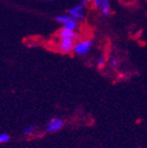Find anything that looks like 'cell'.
Listing matches in <instances>:
<instances>
[{
    "label": "cell",
    "instance_id": "cell-1",
    "mask_svg": "<svg viewBox=\"0 0 147 148\" xmlns=\"http://www.w3.org/2000/svg\"><path fill=\"white\" fill-rule=\"evenodd\" d=\"M94 40L90 37H79L75 41L74 48H73V53L76 56L84 57L88 55L94 46Z\"/></svg>",
    "mask_w": 147,
    "mask_h": 148
},
{
    "label": "cell",
    "instance_id": "cell-2",
    "mask_svg": "<svg viewBox=\"0 0 147 148\" xmlns=\"http://www.w3.org/2000/svg\"><path fill=\"white\" fill-rule=\"evenodd\" d=\"M75 41L73 39L66 38H56L54 39V48L57 51L62 54H71L73 53Z\"/></svg>",
    "mask_w": 147,
    "mask_h": 148
},
{
    "label": "cell",
    "instance_id": "cell-3",
    "mask_svg": "<svg viewBox=\"0 0 147 148\" xmlns=\"http://www.w3.org/2000/svg\"><path fill=\"white\" fill-rule=\"evenodd\" d=\"M67 14L71 18L77 20L79 23L83 22L86 19L88 14V5L84 3H80L73 5L68 10Z\"/></svg>",
    "mask_w": 147,
    "mask_h": 148
},
{
    "label": "cell",
    "instance_id": "cell-4",
    "mask_svg": "<svg viewBox=\"0 0 147 148\" xmlns=\"http://www.w3.org/2000/svg\"><path fill=\"white\" fill-rule=\"evenodd\" d=\"M64 124L65 123L62 118L59 116L53 117L45 125V131L49 134H53V133L60 131L64 127Z\"/></svg>",
    "mask_w": 147,
    "mask_h": 148
},
{
    "label": "cell",
    "instance_id": "cell-5",
    "mask_svg": "<svg viewBox=\"0 0 147 148\" xmlns=\"http://www.w3.org/2000/svg\"><path fill=\"white\" fill-rule=\"evenodd\" d=\"M56 38H66V39H73L77 40L79 37V32H74V31H70L65 28H61L60 30H58L55 35Z\"/></svg>",
    "mask_w": 147,
    "mask_h": 148
},
{
    "label": "cell",
    "instance_id": "cell-6",
    "mask_svg": "<svg viewBox=\"0 0 147 148\" xmlns=\"http://www.w3.org/2000/svg\"><path fill=\"white\" fill-rule=\"evenodd\" d=\"M98 13L103 17H108L112 14V5L110 0H102V4L99 7Z\"/></svg>",
    "mask_w": 147,
    "mask_h": 148
},
{
    "label": "cell",
    "instance_id": "cell-7",
    "mask_svg": "<svg viewBox=\"0 0 147 148\" xmlns=\"http://www.w3.org/2000/svg\"><path fill=\"white\" fill-rule=\"evenodd\" d=\"M62 27L67 29V30H70V31L79 32V27H80V23H79V22H78L77 20L70 17V19L62 25Z\"/></svg>",
    "mask_w": 147,
    "mask_h": 148
},
{
    "label": "cell",
    "instance_id": "cell-8",
    "mask_svg": "<svg viewBox=\"0 0 147 148\" xmlns=\"http://www.w3.org/2000/svg\"><path fill=\"white\" fill-rule=\"evenodd\" d=\"M107 58L105 55H99L98 56V58L96 59V66H97V68L99 69V70H102V69H104L106 67V65H107Z\"/></svg>",
    "mask_w": 147,
    "mask_h": 148
},
{
    "label": "cell",
    "instance_id": "cell-9",
    "mask_svg": "<svg viewBox=\"0 0 147 148\" xmlns=\"http://www.w3.org/2000/svg\"><path fill=\"white\" fill-rule=\"evenodd\" d=\"M36 131H37V127H36L35 125H28V127H26L24 129V131H23V135H24L25 136H27V137H29V136H33L35 135Z\"/></svg>",
    "mask_w": 147,
    "mask_h": 148
},
{
    "label": "cell",
    "instance_id": "cell-10",
    "mask_svg": "<svg viewBox=\"0 0 147 148\" xmlns=\"http://www.w3.org/2000/svg\"><path fill=\"white\" fill-rule=\"evenodd\" d=\"M70 16L68 14H59L55 17V21L57 22L58 24H60L61 25H62L64 23H66L69 19H70Z\"/></svg>",
    "mask_w": 147,
    "mask_h": 148
},
{
    "label": "cell",
    "instance_id": "cell-11",
    "mask_svg": "<svg viewBox=\"0 0 147 148\" xmlns=\"http://www.w3.org/2000/svg\"><path fill=\"white\" fill-rule=\"evenodd\" d=\"M101 4H102V0H92V1L90 2V4L89 5H90V7L92 10L98 12Z\"/></svg>",
    "mask_w": 147,
    "mask_h": 148
},
{
    "label": "cell",
    "instance_id": "cell-12",
    "mask_svg": "<svg viewBox=\"0 0 147 148\" xmlns=\"http://www.w3.org/2000/svg\"><path fill=\"white\" fill-rule=\"evenodd\" d=\"M9 141H10V136L8 134H5V133L0 134V145L5 144Z\"/></svg>",
    "mask_w": 147,
    "mask_h": 148
},
{
    "label": "cell",
    "instance_id": "cell-13",
    "mask_svg": "<svg viewBox=\"0 0 147 148\" xmlns=\"http://www.w3.org/2000/svg\"><path fill=\"white\" fill-rule=\"evenodd\" d=\"M109 65L113 69L116 68L119 65V60L117 58H111V60L109 61Z\"/></svg>",
    "mask_w": 147,
    "mask_h": 148
},
{
    "label": "cell",
    "instance_id": "cell-14",
    "mask_svg": "<svg viewBox=\"0 0 147 148\" xmlns=\"http://www.w3.org/2000/svg\"><path fill=\"white\" fill-rule=\"evenodd\" d=\"M91 1H92V0H82V3H84V4H86V5H89L90 4Z\"/></svg>",
    "mask_w": 147,
    "mask_h": 148
},
{
    "label": "cell",
    "instance_id": "cell-15",
    "mask_svg": "<svg viewBox=\"0 0 147 148\" xmlns=\"http://www.w3.org/2000/svg\"><path fill=\"white\" fill-rule=\"evenodd\" d=\"M42 1H51V0H42Z\"/></svg>",
    "mask_w": 147,
    "mask_h": 148
}]
</instances>
